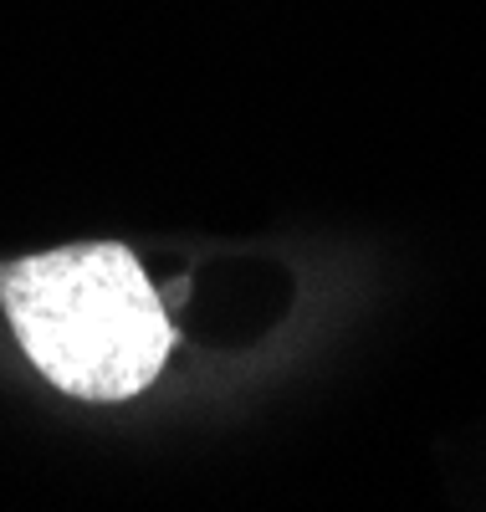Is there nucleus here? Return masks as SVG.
Listing matches in <instances>:
<instances>
[{
    "instance_id": "obj_1",
    "label": "nucleus",
    "mask_w": 486,
    "mask_h": 512,
    "mask_svg": "<svg viewBox=\"0 0 486 512\" xmlns=\"http://www.w3.org/2000/svg\"><path fill=\"white\" fill-rule=\"evenodd\" d=\"M0 308L31 369L87 405L144 395L174 354L159 292L118 241L57 246L0 267Z\"/></svg>"
}]
</instances>
